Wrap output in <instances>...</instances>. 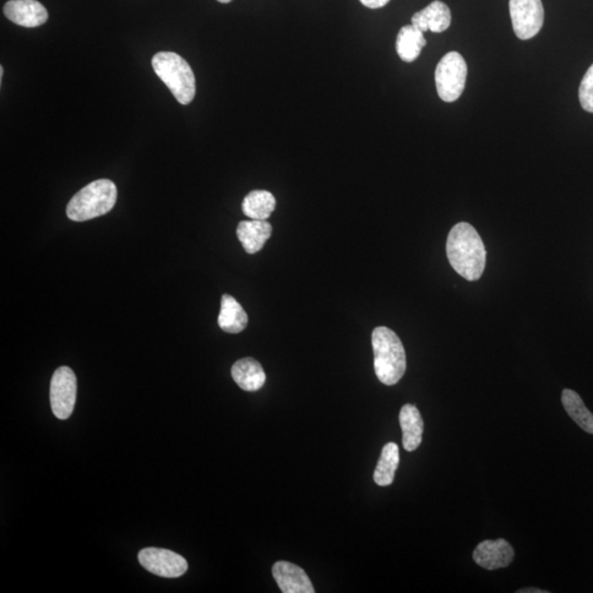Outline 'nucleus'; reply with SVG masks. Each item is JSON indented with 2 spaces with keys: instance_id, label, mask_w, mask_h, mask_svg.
Returning a JSON list of instances; mask_svg holds the SVG:
<instances>
[{
  "instance_id": "1",
  "label": "nucleus",
  "mask_w": 593,
  "mask_h": 593,
  "mask_svg": "<svg viewBox=\"0 0 593 593\" xmlns=\"http://www.w3.org/2000/svg\"><path fill=\"white\" fill-rule=\"evenodd\" d=\"M446 253L451 268L470 281L481 279L486 268L487 252L480 234L470 223H457L450 231Z\"/></svg>"
},
{
  "instance_id": "2",
  "label": "nucleus",
  "mask_w": 593,
  "mask_h": 593,
  "mask_svg": "<svg viewBox=\"0 0 593 593\" xmlns=\"http://www.w3.org/2000/svg\"><path fill=\"white\" fill-rule=\"evenodd\" d=\"M374 367L380 383L393 386L404 377L407 368L405 347L399 336L386 326L373 331Z\"/></svg>"
},
{
  "instance_id": "3",
  "label": "nucleus",
  "mask_w": 593,
  "mask_h": 593,
  "mask_svg": "<svg viewBox=\"0 0 593 593\" xmlns=\"http://www.w3.org/2000/svg\"><path fill=\"white\" fill-rule=\"evenodd\" d=\"M118 192L114 183L109 179L92 182L70 199L67 214L76 222L89 221L108 214L117 203Z\"/></svg>"
},
{
  "instance_id": "4",
  "label": "nucleus",
  "mask_w": 593,
  "mask_h": 593,
  "mask_svg": "<svg viewBox=\"0 0 593 593\" xmlns=\"http://www.w3.org/2000/svg\"><path fill=\"white\" fill-rule=\"evenodd\" d=\"M154 72L182 105H188L196 95V79L186 59L177 53L159 52L152 58Z\"/></svg>"
},
{
  "instance_id": "5",
  "label": "nucleus",
  "mask_w": 593,
  "mask_h": 593,
  "mask_svg": "<svg viewBox=\"0 0 593 593\" xmlns=\"http://www.w3.org/2000/svg\"><path fill=\"white\" fill-rule=\"evenodd\" d=\"M467 64L459 52H450L440 59L435 69L438 94L445 102L459 100L465 90Z\"/></svg>"
},
{
  "instance_id": "6",
  "label": "nucleus",
  "mask_w": 593,
  "mask_h": 593,
  "mask_svg": "<svg viewBox=\"0 0 593 593\" xmlns=\"http://www.w3.org/2000/svg\"><path fill=\"white\" fill-rule=\"evenodd\" d=\"M509 8L514 34L520 40H530L541 31L545 17L542 0H510Z\"/></svg>"
},
{
  "instance_id": "7",
  "label": "nucleus",
  "mask_w": 593,
  "mask_h": 593,
  "mask_svg": "<svg viewBox=\"0 0 593 593\" xmlns=\"http://www.w3.org/2000/svg\"><path fill=\"white\" fill-rule=\"evenodd\" d=\"M76 394L78 380L72 369L67 366L58 368L51 380L50 399L54 416L59 420H67L72 416Z\"/></svg>"
},
{
  "instance_id": "8",
  "label": "nucleus",
  "mask_w": 593,
  "mask_h": 593,
  "mask_svg": "<svg viewBox=\"0 0 593 593\" xmlns=\"http://www.w3.org/2000/svg\"><path fill=\"white\" fill-rule=\"evenodd\" d=\"M138 557L140 564L146 570L164 578H178L188 569L186 559L164 548H144L139 553Z\"/></svg>"
},
{
  "instance_id": "9",
  "label": "nucleus",
  "mask_w": 593,
  "mask_h": 593,
  "mask_svg": "<svg viewBox=\"0 0 593 593\" xmlns=\"http://www.w3.org/2000/svg\"><path fill=\"white\" fill-rule=\"evenodd\" d=\"M472 558L477 565L488 570L505 568L514 562V549L503 538L483 541L473 551Z\"/></svg>"
},
{
  "instance_id": "10",
  "label": "nucleus",
  "mask_w": 593,
  "mask_h": 593,
  "mask_svg": "<svg viewBox=\"0 0 593 593\" xmlns=\"http://www.w3.org/2000/svg\"><path fill=\"white\" fill-rule=\"evenodd\" d=\"M5 16L14 24L37 28L47 23L48 10L37 0H10L4 7Z\"/></svg>"
},
{
  "instance_id": "11",
  "label": "nucleus",
  "mask_w": 593,
  "mask_h": 593,
  "mask_svg": "<svg viewBox=\"0 0 593 593\" xmlns=\"http://www.w3.org/2000/svg\"><path fill=\"white\" fill-rule=\"evenodd\" d=\"M273 576L277 585L284 593H314L312 580L306 571L288 562H277L273 566Z\"/></svg>"
},
{
  "instance_id": "12",
  "label": "nucleus",
  "mask_w": 593,
  "mask_h": 593,
  "mask_svg": "<svg viewBox=\"0 0 593 593\" xmlns=\"http://www.w3.org/2000/svg\"><path fill=\"white\" fill-rule=\"evenodd\" d=\"M411 25L417 29L423 32L431 31L434 34H440L450 28L451 23V14L448 7L439 0H435L421 12L413 15Z\"/></svg>"
},
{
  "instance_id": "13",
  "label": "nucleus",
  "mask_w": 593,
  "mask_h": 593,
  "mask_svg": "<svg viewBox=\"0 0 593 593\" xmlns=\"http://www.w3.org/2000/svg\"><path fill=\"white\" fill-rule=\"evenodd\" d=\"M270 223L266 220H249L238 223L237 234L242 247L249 254L260 251L271 236Z\"/></svg>"
},
{
  "instance_id": "14",
  "label": "nucleus",
  "mask_w": 593,
  "mask_h": 593,
  "mask_svg": "<svg viewBox=\"0 0 593 593\" xmlns=\"http://www.w3.org/2000/svg\"><path fill=\"white\" fill-rule=\"evenodd\" d=\"M399 422L404 449L408 451L416 450L422 443L424 429L420 411L416 406L405 405L400 411Z\"/></svg>"
},
{
  "instance_id": "15",
  "label": "nucleus",
  "mask_w": 593,
  "mask_h": 593,
  "mask_svg": "<svg viewBox=\"0 0 593 593\" xmlns=\"http://www.w3.org/2000/svg\"><path fill=\"white\" fill-rule=\"evenodd\" d=\"M231 374L238 387L246 391H258L266 382L262 365L251 357L242 358L234 364Z\"/></svg>"
},
{
  "instance_id": "16",
  "label": "nucleus",
  "mask_w": 593,
  "mask_h": 593,
  "mask_svg": "<svg viewBox=\"0 0 593 593\" xmlns=\"http://www.w3.org/2000/svg\"><path fill=\"white\" fill-rule=\"evenodd\" d=\"M249 323L248 314L240 303L230 295H223L221 299V309L217 324L227 334H240L247 328Z\"/></svg>"
},
{
  "instance_id": "17",
  "label": "nucleus",
  "mask_w": 593,
  "mask_h": 593,
  "mask_svg": "<svg viewBox=\"0 0 593 593\" xmlns=\"http://www.w3.org/2000/svg\"><path fill=\"white\" fill-rule=\"evenodd\" d=\"M427 46L423 32L413 25L402 26L397 37L396 48L402 61L411 63L420 56L422 48Z\"/></svg>"
},
{
  "instance_id": "18",
  "label": "nucleus",
  "mask_w": 593,
  "mask_h": 593,
  "mask_svg": "<svg viewBox=\"0 0 593 593\" xmlns=\"http://www.w3.org/2000/svg\"><path fill=\"white\" fill-rule=\"evenodd\" d=\"M275 208L276 199L268 190H253L242 203L244 215L252 220H268Z\"/></svg>"
},
{
  "instance_id": "19",
  "label": "nucleus",
  "mask_w": 593,
  "mask_h": 593,
  "mask_svg": "<svg viewBox=\"0 0 593 593\" xmlns=\"http://www.w3.org/2000/svg\"><path fill=\"white\" fill-rule=\"evenodd\" d=\"M400 462L399 448L396 443L390 442L384 446L380 454L376 470L374 472V481L380 487L390 486L395 481L397 468Z\"/></svg>"
},
{
  "instance_id": "20",
  "label": "nucleus",
  "mask_w": 593,
  "mask_h": 593,
  "mask_svg": "<svg viewBox=\"0 0 593 593\" xmlns=\"http://www.w3.org/2000/svg\"><path fill=\"white\" fill-rule=\"evenodd\" d=\"M562 402L566 412L587 433L593 434V415L587 409L580 396L574 390L565 389Z\"/></svg>"
},
{
  "instance_id": "21",
  "label": "nucleus",
  "mask_w": 593,
  "mask_h": 593,
  "mask_svg": "<svg viewBox=\"0 0 593 593\" xmlns=\"http://www.w3.org/2000/svg\"><path fill=\"white\" fill-rule=\"evenodd\" d=\"M579 101L584 111L593 113V64L581 80Z\"/></svg>"
},
{
  "instance_id": "22",
  "label": "nucleus",
  "mask_w": 593,
  "mask_h": 593,
  "mask_svg": "<svg viewBox=\"0 0 593 593\" xmlns=\"http://www.w3.org/2000/svg\"><path fill=\"white\" fill-rule=\"evenodd\" d=\"M364 6L371 9H378L385 7L390 0H360Z\"/></svg>"
},
{
  "instance_id": "23",
  "label": "nucleus",
  "mask_w": 593,
  "mask_h": 593,
  "mask_svg": "<svg viewBox=\"0 0 593 593\" xmlns=\"http://www.w3.org/2000/svg\"><path fill=\"white\" fill-rule=\"evenodd\" d=\"M519 593H547L548 591L537 589V588H524V589L519 590Z\"/></svg>"
},
{
  "instance_id": "24",
  "label": "nucleus",
  "mask_w": 593,
  "mask_h": 593,
  "mask_svg": "<svg viewBox=\"0 0 593 593\" xmlns=\"http://www.w3.org/2000/svg\"><path fill=\"white\" fill-rule=\"evenodd\" d=\"M217 2H219L221 4H228V3L232 2V0H217Z\"/></svg>"
}]
</instances>
